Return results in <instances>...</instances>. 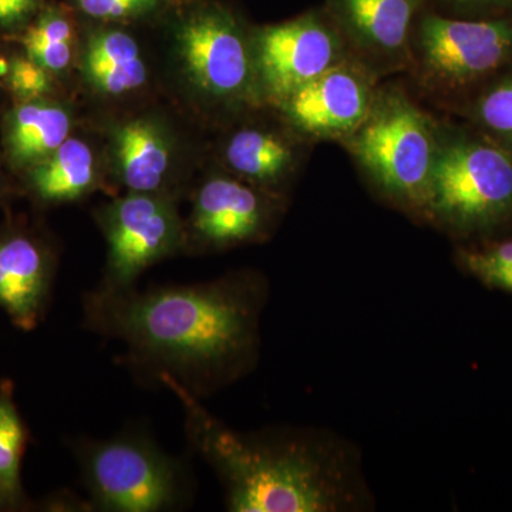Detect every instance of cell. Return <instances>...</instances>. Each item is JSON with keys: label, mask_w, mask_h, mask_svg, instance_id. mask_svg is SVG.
<instances>
[{"label": "cell", "mask_w": 512, "mask_h": 512, "mask_svg": "<svg viewBox=\"0 0 512 512\" xmlns=\"http://www.w3.org/2000/svg\"><path fill=\"white\" fill-rule=\"evenodd\" d=\"M454 262L490 291L512 295V237L478 245H456Z\"/></svg>", "instance_id": "cell-22"}, {"label": "cell", "mask_w": 512, "mask_h": 512, "mask_svg": "<svg viewBox=\"0 0 512 512\" xmlns=\"http://www.w3.org/2000/svg\"><path fill=\"white\" fill-rule=\"evenodd\" d=\"M74 453L94 510L163 512L190 501L187 468L147 437L79 440Z\"/></svg>", "instance_id": "cell-7"}, {"label": "cell", "mask_w": 512, "mask_h": 512, "mask_svg": "<svg viewBox=\"0 0 512 512\" xmlns=\"http://www.w3.org/2000/svg\"><path fill=\"white\" fill-rule=\"evenodd\" d=\"M6 192H8V185H6L5 177L0 173V200L6 197Z\"/></svg>", "instance_id": "cell-27"}, {"label": "cell", "mask_w": 512, "mask_h": 512, "mask_svg": "<svg viewBox=\"0 0 512 512\" xmlns=\"http://www.w3.org/2000/svg\"><path fill=\"white\" fill-rule=\"evenodd\" d=\"M382 82L352 57L286 94L272 107L312 143H342L366 119Z\"/></svg>", "instance_id": "cell-12"}, {"label": "cell", "mask_w": 512, "mask_h": 512, "mask_svg": "<svg viewBox=\"0 0 512 512\" xmlns=\"http://www.w3.org/2000/svg\"><path fill=\"white\" fill-rule=\"evenodd\" d=\"M423 224L456 245L512 237V153L477 128L440 120Z\"/></svg>", "instance_id": "cell-3"}, {"label": "cell", "mask_w": 512, "mask_h": 512, "mask_svg": "<svg viewBox=\"0 0 512 512\" xmlns=\"http://www.w3.org/2000/svg\"><path fill=\"white\" fill-rule=\"evenodd\" d=\"M252 45L259 92L269 106L353 57L325 9L254 28Z\"/></svg>", "instance_id": "cell-10"}, {"label": "cell", "mask_w": 512, "mask_h": 512, "mask_svg": "<svg viewBox=\"0 0 512 512\" xmlns=\"http://www.w3.org/2000/svg\"><path fill=\"white\" fill-rule=\"evenodd\" d=\"M20 177L25 190L39 204H69L83 200L99 187L101 167L93 147L82 138L70 136Z\"/></svg>", "instance_id": "cell-18"}, {"label": "cell", "mask_w": 512, "mask_h": 512, "mask_svg": "<svg viewBox=\"0 0 512 512\" xmlns=\"http://www.w3.org/2000/svg\"><path fill=\"white\" fill-rule=\"evenodd\" d=\"M288 201L227 171L208 175L194 191L185 225V254H217L264 244L284 218Z\"/></svg>", "instance_id": "cell-9"}, {"label": "cell", "mask_w": 512, "mask_h": 512, "mask_svg": "<svg viewBox=\"0 0 512 512\" xmlns=\"http://www.w3.org/2000/svg\"><path fill=\"white\" fill-rule=\"evenodd\" d=\"M269 293L268 278L249 268L146 291L94 288L83 295V323L120 342L121 362L137 375L202 400L258 366Z\"/></svg>", "instance_id": "cell-1"}, {"label": "cell", "mask_w": 512, "mask_h": 512, "mask_svg": "<svg viewBox=\"0 0 512 512\" xmlns=\"http://www.w3.org/2000/svg\"><path fill=\"white\" fill-rule=\"evenodd\" d=\"M76 37L72 10L60 3L47 2L15 42L30 59L59 77L69 72L76 60Z\"/></svg>", "instance_id": "cell-19"}, {"label": "cell", "mask_w": 512, "mask_h": 512, "mask_svg": "<svg viewBox=\"0 0 512 512\" xmlns=\"http://www.w3.org/2000/svg\"><path fill=\"white\" fill-rule=\"evenodd\" d=\"M49 0H0V37L15 40Z\"/></svg>", "instance_id": "cell-26"}, {"label": "cell", "mask_w": 512, "mask_h": 512, "mask_svg": "<svg viewBox=\"0 0 512 512\" xmlns=\"http://www.w3.org/2000/svg\"><path fill=\"white\" fill-rule=\"evenodd\" d=\"M171 60L201 107L234 117L264 106L252 28L218 0H177L171 9Z\"/></svg>", "instance_id": "cell-5"}, {"label": "cell", "mask_w": 512, "mask_h": 512, "mask_svg": "<svg viewBox=\"0 0 512 512\" xmlns=\"http://www.w3.org/2000/svg\"><path fill=\"white\" fill-rule=\"evenodd\" d=\"M194 453L214 470L231 512H369L376 497L353 441L322 427L232 430L175 384Z\"/></svg>", "instance_id": "cell-2"}, {"label": "cell", "mask_w": 512, "mask_h": 512, "mask_svg": "<svg viewBox=\"0 0 512 512\" xmlns=\"http://www.w3.org/2000/svg\"><path fill=\"white\" fill-rule=\"evenodd\" d=\"M80 64L86 83L103 96H127L148 82L146 59L137 40L111 23H99L87 32Z\"/></svg>", "instance_id": "cell-17"}, {"label": "cell", "mask_w": 512, "mask_h": 512, "mask_svg": "<svg viewBox=\"0 0 512 512\" xmlns=\"http://www.w3.org/2000/svg\"><path fill=\"white\" fill-rule=\"evenodd\" d=\"M26 427L13 399V384H0V510H16L25 503L22 458Z\"/></svg>", "instance_id": "cell-20"}, {"label": "cell", "mask_w": 512, "mask_h": 512, "mask_svg": "<svg viewBox=\"0 0 512 512\" xmlns=\"http://www.w3.org/2000/svg\"><path fill=\"white\" fill-rule=\"evenodd\" d=\"M436 5V12L453 18L495 19L512 16V0H436Z\"/></svg>", "instance_id": "cell-25"}, {"label": "cell", "mask_w": 512, "mask_h": 512, "mask_svg": "<svg viewBox=\"0 0 512 512\" xmlns=\"http://www.w3.org/2000/svg\"><path fill=\"white\" fill-rule=\"evenodd\" d=\"M313 146L275 107L264 104L232 117L221 140V168L259 190L289 200Z\"/></svg>", "instance_id": "cell-11"}, {"label": "cell", "mask_w": 512, "mask_h": 512, "mask_svg": "<svg viewBox=\"0 0 512 512\" xmlns=\"http://www.w3.org/2000/svg\"><path fill=\"white\" fill-rule=\"evenodd\" d=\"M111 173L127 192L177 198V143L157 116L126 119L110 128Z\"/></svg>", "instance_id": "cell-15"}, {"label": "cell", "mask_w": 512, "mask_h": 512, "mask_svg": "<svg viewBox=\"0 0 512 512\" xmlns=\"http://www.w3.org/2000/svg\"><path fill=\"white\" fill-rule=\"evenodd\" d=\"M512 66V16L464 19L424 8L414 25L406 73L419 93L456 109Z\"/></svg>", "instance_id": "cell-6"}, {"label": "cell", "mask_w": 512, "mask_h": 512, "mask_svg": "<svg viewBox=\"0 0 512 512\" xmlns=\"http://www.w3.org/2000/svg\"><path fill=\"white\" fill-rule=\"evenodd\" d=\"M427 0H328L326 13L350 53L380 79L406 73L413 29Z\"/></svg>", "instance_id": "cell-13"}, {"label": "cell", "mask_w": 512, "mask_h": 512, "mask_svg": "<svg viewBox=\"0 0 512 512\" xmlns=\"http://www.w3.org/2000/svg\"><path fill=\"white\" fill-rule=\"evenodd\" d=\"M107 244L106 265L97 288L126 291L151 266L185 254V225L177 198L126 192L96 210Z\"/></svg>", "instance_id": "cell-8"}, {"label": "cell", "mask_w": 512, "mask_h": 512, "mask_svg": "<svg viewBox=\"0 0 512 512\" xmlns=\"http://www.w3.org/2000/svg\"><path fill=\"white\" fill-rule=\"evenodd\" d=\"M55 82L52 73L25 53L10 57L9 72L3 80L16 101L53 97Z\"/></svg>", "instance_id": "cell-24"}, {"label": "cell", "mask_w": 512, "mask_h": 512, "mask_svg": "<svg viewBox=\"0 0 512 512\" xmlns=\"http://www.w3.org/2000/svg\"><path fill=\"white\" fill-rule=\"evenodd\" d=\"M177 0H70L74 12L96 23L138 22L170 12Z\"/></svg>", "instance_id": "cell-23"}, {"label": "cell", "mask_w": 512, "mask_h": 512, "mask_svg": "<svg viewBox=\"0 0 512 512\" xmlns=\"http://www.w3.org/2000/svg\"><path fill=\"white\" fill-rule=\"evenodd\" d=\"M73 113L55 97L16 101L2 119L3 156L22 175L72 136Z\"/></svg>", "instance_id": "cell-16"}, {"label": "cell", "mask_w": 512, "mask_h": 512, "mask_svg": "<svg viewBox=\"0 0 512 512\" xmlns=\"http://www.w3.org/2000/svg\"><path fill=\"white\" fill-rule=\"evenodd\" d=\"M460 106L478 131L512 153V69L485 83Z\"/></svg>", "instance_id": "cell-21"}, {"label": "cell", "mask_w": 512, "mask_h": 512, "mask_svg": "<svg viewBox=\"0 0 512 512\" xmlns=\"http://www.w3.org/2000/svg\"><path fill=\"white\" fill-rule=\"evenodd\" d=\"M55 274V252L39 235L15 225L0 228V308L18 328L39 325Z\"/></svg>", "instance_id": "cell-14"}, {"label": "cell", "mask_w": 512, "mask_h": 512, "mask_svg": "<svg viewBox=\"0 0 512 512\" xmlns=\"http://www.w3.org/2000/svg\"><path fill=\"white\" fill-rule=\"evenodd\" d=\"M439 126L409 89L382 82L366 119L340 144L379 200L423 224Z\"/></svg>", "instance_id": "cell-4"}]
</instances>
